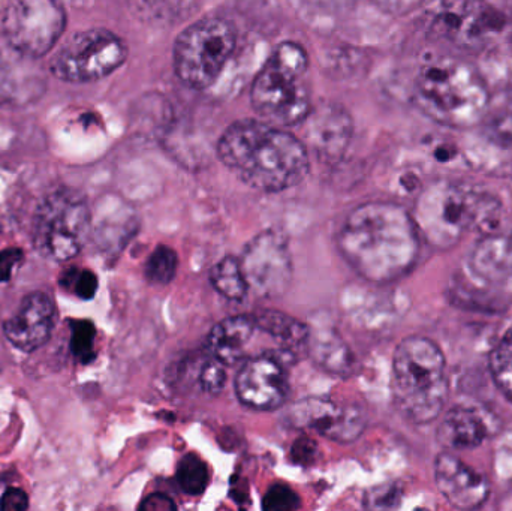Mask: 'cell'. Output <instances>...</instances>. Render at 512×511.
Returning a JSON list of instances; mask_svg holds the SVG:
<instances>
[{
  "label": "cell",
  "instance_id": "cell-19",
  "mask_svg": "<svg viewBox=\"0 0 512 511\" xmlns=\"http://www.w3.org/2000/svg\"><path fill=\"white\" fill-rule=\"evenodd\" d=\"M309 140L325 155H339L346 149L352 134L351 120L339 107H324L310 111Z\"/></svg>",
  "mask_w": 512,
  "mask_h": 511
},
{
  "label": "cell",
  "instance_id": "cell-29",
  "mask_svg": "<svg viewBox=\"0 0 512 511\" xmlns=\"http://www.w3.org/2000/svg\"><path fill=\"white\" fill-rule=\"evenodd\" d=\"M402 492L394 485L379 486L373 489L366 498L369 509H396L399 507Z\"/></svg>",
  "mask_w": 512,
  "mask_h": 511
},
{
  "label": "cell",
  "instance_id": "cell-9",
  "mask_svg": "<svg viewBox=\"0 0 512 511\" xmlns=\"http://www.w3.org/2000/svg\"><path fill=\"white\" fill-rule=\"evenodd\" d=\"M430 26L457 47L483 50L511 32L512 11L492 0H439Z\"/></svg>",
  "mask_w": 512,
  "mask_h": 511
},
{
  "label": "cell",
  "instance_id": "cell-21",
  "mask_svg": "<svg viewBox=\"0 0 512 511\" xmlns=\"http://www.w3.org/2000/svg\"><path fill=\"white\" fill-rule=\"evenodd\" d=\"M210 282L218 293L236 302L245 299L249 291L240 267V260L234 257L224 258L213 267L210 272Z\"/></svg>",
  "mask_w": 512,
  "mask_h": 511
},
{
  "label": "cell",
  "instance_id": "cell-10",
  "mask_svg": "<svg viewBox=\"0 0 512 511\" xmlns=\"http://www.w3.org/2000/svg\"><path fill=\"white\" fill-rule=\"evenodd\" d=\"M128 47L116 33L89 29L63 42L51 59L54 77L68 83H90L113 74L125 63Z\"/></svg>",
  "mask_w": 512,
  "mask_h": 511
},
{
  "label": "cell",
  "instance_id": "cell-26",
  "mask_svg": "<svg viewBox=\"0 0 512 511\" xmlns=\"http://www.w3.org/2000/svg\"><path fill=\"white\" fill-rule=\"evenodd\" d=\"M60 282L63 287H72L74 293L83 300L93 299L98 291V278L90 270H68Z\"/></svg>",
  "mask_w": 512,
  "mask_h": 511
},
{
  "label": "cell",
  "instance_id": "cell-23",
  "mask_svg": "<svg viewBox=\"0 0 512 511\" xmlns=\"http://www.w3.org/2000/svg\"><path fill=\"white\" fill-rule=\"evenodd\" d=\"M179 258L168 246H158L146 263V278L150 284L168 285L176 276Z\"/></svg>",
  "mask_w": 512,
  "mask_h": 511
},
{
  "label": "cell",
  "instance_id": "cell-35",
  "mask_svg": "<svg viewBox=\"0 0 512 511\" xmlns=\"http://www.w3.org/2000/svg\"><path fill=\"white\" fill-rule=\"evenodd\" d=\"M502 341L512 342V324L508 327L507 332H505L504 338Z\"/></svg>",
  "mask_w": 512,
  "mask_h": 511
},
{
  "label": "cell",
  "instance_id": "cell-1",
  "mask_svg": "<svg viewBox=\"0 0 512 511\" xmlns=\"http://www.w3.org/2000/svg\"><path fill=\"white\" fill-rule=\"evenodd\" d=\"M339 251L367 281L387 284L411 272L420 254V231L411 213L384 201L361 204L339 233Z\"/></svg>",
  "mask_w": 512,
  "mask_h": 511
},
{
  "label": "cell",
  "instance_id": "cell-22",
  "mask_svg": "<svg viewBox=\"0 0 512 511\" xmlns=\"http://www.w3.org/2000/svg\"><path fill=\"white\" fill-rule=\"evenodd\" d=\"M177 483L185 494L201 495L209 485V468L194 453H189L177 467Z\"/></svg>",
  "mask_w": 512,
  "mask_h": 511
},
{
  "label": "cell",
  "instance_id": "cell-25",
  "mask_svg": "<svg viewBox=\"0 0 512 511\" xmlns=\"http://www.w3.org/2000/svg\"><path fill=\"white\" fill-rule=\"evenodd\" d=\"M72 338L71 351L83 365L95 359L93 342L96 338V329L93 323L87 320L71 321Z\"/></svg>",
  "mask_w": 512,
  "mask_h": 511
},
{
  "label": "cell",
  "instance_id": "cell-8",
  "mask_svg": "<svg viewBox=\"0 0 512 511\" xmlns=\"http://www.w3.org/2000/svg\"><path fill=\"white\" fill-rule=\"evenodd\" d=\"M90 230L87 201L74 189H57L36 209L33 245L48 260L68 261L80 254Z\"/></svg>",
  "mask_w": 512,
  "mask_h": 511
},
{
  "label": "cell",
  "instance_id": "cell-24",
  "mask_svg": "<svg viewBox=\"0 0 512 511\" xmlns=\"http://www.w3.org/2000/svg\"><path fill=\"white\" fill-rule=\"evenodd\" d=\"M489 366L496 386L512 402V342L501 341L493 348Z\"/></svg>",
  "mask_w": 512,
  "mask_h": 511
},
{
  "label": "cell",
  "instance_id": "cell-20",
  "mask_svg": "<svg viewBox=\"0 0 512 511\" xmlns=\"http://www.w3.org/2000/svg\"><path fill=\"white\" fill-rule=\"evenodd\" d=\"M472 266L478 275L493 281L512 276V233L484 237L472 255Z\"/></svg>",
  "mask_w": 512,
  "mask_h": 511
},
{
  "label": "cell",
  "instance_id": "cell-14",
  "mask_svg": "<svg viewBox=\"0 0 512 511\" xmlns=\"http://www.w3.org/2000/svg\"><path fill=\"white\" fill-rule=\"evenodd\" d=\"M289 425L313 429L334 441H354L366 426V416L355 405L339 404L325 398L298 401L286 414Z\"/></svg>",
  "mask_w": 512,
  "mask_h": 511
},
{
  "label": "cell",
  "instance_id": "cell-27",
  "mask_svg": "<svg viewBox=\"0 0 512 511\" xmlns=\"http://www.w3.org/2000/svg\"><path fill=\"white\" fill-rule=\"evenodd\" d=\"M300 507V498L285 485H276L268 489L262 500V509L267 511H292Z\"/></svg>",
  "mask_w": 512,
  "mask_h": 511
},
{
  "label": "cell",
  "instance_id": "cell-11",
  "mask_svg": "<svg viewBox=\"0 0 512 511\" xmlns=\"http://www.w3.org/2000/svg\"><path fill=\"white\" fill-rule=\"evenodd\" d=\"M65 27L66 14L57 0H9L2 15L6 44L29 59L53 50Z\"/></svg>",
  "mask_w": 512,
  "mask_h": 511
},
{
  "label": "cell",
  "instance_id": "cell-31",
  "mask_svg": "<svg viewBox=\"0 0 512 511\" xmlns=\"http://www.w3.org/2000/svg\"><path fill=\"white\" fill-rule=\"evenodd\" d=\"M23 260V252L20 249L12 248L0 251V282L11 279L12 269Z\"/></svg>",
  "mask_w": 512,
  "mask_h": 511
},
{
  "label": "cell",
  "instance_id": "cell-17",
  "mask_svg": "<svg viewBox=\"0 0 512 511\" xmlns=\"http://www.w3.org/2000/svg\"><path fill=\"white\" fill-rule=\"evenodd\" d=\"M259 336L254 314L236 315L213 327L209 348L213 357L225 366H234L252 357V344Z\"/></svg>",
  "mask_w": 512,
  "mask_h": 511
},
{
  "label": "cell",
  "instance_id": "cell-7",
  "mask_svg": "<svg viewBox=\"0 0 512 511\" xmlns=\"http://www.w3.org/2000/svg\"><path fill=\"white\" fill-rule=\"evenodd\" d=\"M236 45L233 21L222 17L198 20L183 30L174 44L177 77L192 89H207L224 71Z\"/></svg>",
  "mask_w": 512,
  "mask_h": 511
},
{
  "label": "cell",
  "instance_id": "cell-13",
  "mask_svg": "<svg viewBox=\"0 0 512 511\" xmlns=\"http://www.w3.org/2000/svg\"><path fill=\"white\" fill-rule=\"evenodd\" d=\"M288 363L273 353L245 360L236 378L240 402L252 410L273 411L288 398Z\"/></svg>",
  "mask_w": 512,
  "mask_h": 511
},
{
  "label": "cell",
  "instance_id": "cell-33",
  "mask_svg": "<svg viewBox=\"0 0 512 511\" xmlns=\"http://www.w3.org/2000/svg\"><path fill=\"white\" fill-rule=\"evenodd\" d=\"M385 11L394 12V14H405L411 11L420 3V0H375Z\"/></svg>",
  "mask_w": 512,
  "mask_h": 511
},
{
  "label": "cell",
  "instance_id": "cell-6",
  "mask_svg": "<svg viewBox=\"0 0 512 511\" xmlns=\"http://www.w3.org/2000/svg\"><path fill=\"white\" fill-rule=\"evenodd\" d=\"M309 56L297 42L274 48L252 84V107L264 122L286 128L306 122L312 111Z\"/></svg>",
  "mask_w": 512,
  "mask_h": 511
},
{
  "label": "cell",
  "instance_id": "cell-34",
  "mask_svg": "<svg viewBox=\"0 0 512 511\" xmlns=\"http://www.w3.org/2000/svg\"><path fill=\"white\" fill-rule=\"evenodd\" d=\"M304 2L316 6V8L334 11V9L345 8V6L351 5L354 0H304Z\"/></svg>",
  "mask_w": 512,
  "mask_h": 511
},
{
  "label": "cell",
  "instance_id": "cell-3",
  "mask_svg": "<svg viewBox=\"0 0 512 511\" xmlns=\"http://www.w3.org/2000/svg\"><path fill=\"white\" fill-rule=\"evenodd\" d=\"M412 218L430 245L450 249L469 231L493 234L501 224L502 204L490 192L444 180L420 195Z\"/></svg>",
  "mask_w": 512,
  "mask_h": 511
},
{
  "label": "cell",
  "instance_id": "cell-4",
  "mask_svg": "<svg viewBox=\"0 0 512 511\" xmlns=\"http://www.w3.org/2000/svg\"><path fill=\"white\" fill-rule=\"evenodd\" d=\"M414 98L418 107L439 123L469 128L486 116L490 93L474 66L454 57H441L421 66Z\"/></svg>",
  "mask_w": 512,
  "mask_h": 511
},
{
  "label": "cell",
  "instance_id": "cell-18",
  "mask_svg": "<svg viewBox=\"0 0 512 511\" xmlns=\"http://www.w3.org/2000/svg\"><path fill=\"white\" fill-rule=\"evenodd\" d=\"M489 435V425L480 411L466 405L451 408L436 432L439 444L450 452L477 449Z\"/></svg>",
  "mask_w": 512,
  "mask_h": 511
},
{
  "label": "cell",
  "instance_id": "cell-5",
  "mask_svg": "<svg viewBox=\"0 0 512 511\" xmlns=\"http://www.w3.org/2000/svg\"><path fill=\"white\" fill-rule=\"evenodd\" d=\"M391 390L396 407L412 423L438 419L450 395L447 360L439 345L424 336L403 339L394 351Z\"/></svg>",
  "mask_w": 512,
  "mask_h": 511
},
{
  "label": "cell",
  "instance_id": "cell-30",
  "mask_svg": "<svg viewBox=\"0 0 512 511\" xmlns=\"http://www.w3.org/2000/svg\"><path fill=\"white\" fill-rule=\"evenodd\" d=\"M29 509V498L21 489L9 488L0 500L2 511H23Z\"/></svg>",
  "mask_w": 512,
  "mask_h": 511
},
{
  "label": "cell",
  "instance_id": "cell-15",
  "mask_svg": "<svg viewBox=\"0 0 512 511\" xmlns=\"http://www.w3.org/2000/svg\"><path fill=\"white\" fill-rule=\"evenodd\" d=\"M435 482L442 497L459 510H477L490 497L489 480L453 453H441L435 461Z\"/></svg>",
  "mask_w": 512,
  "mask_h": 511
},
{
  "label": "cell",
  "instance_id": "cell-12",
  "mask_svg": "<svg viewBox=\"0 0 512 511\" xmlns=\"http://www.w3.org/2000/svg\"><path fill=\"white\" fill-rule=\"evenodd\" d=\"M240 267L249 291L264 299H279L292 281L288 240L279 231L258 234L246 245Z\"/></svg>",
  "mask_w": 512,
  "mask_h": 511
},
{
  "label": "cell",
  "instance_id": "cell-16",
  "mask_svg": "<svg viewBox=\"0 0 512 511\" xmlns=\"http://www.w3.org/2000/svg\"><path fill=\"white\" fill-rule=\"evenodd\" d=\"M56 323V306L45 293L24 297L14 317L3 326L6 339L18 350L32 353L47 344Z\"/></svg>",
  "mask_w": 512,
  "mask_h": 511
},
{
  "label": "cell",
  "instance_id": "cell-32",
  "mask_svg": "<svg viewBox=\"0 0 512 511\" xmlns=\"http://www.w3.org/2000/svg\"><path fill=\"white\" fill-rule=\"evenodd\" d=\"M140 509L147 511L174 510L176 509V504H174V501L168 498L167 495L153 494L141 503Z\"/></svg>",
  "mask_w": 512,
  "mask_h": 511
},
{
  "label": "cell",
  "instance_id": "cell-28",
  "mask_svg": "<svg viewBox=\"0 0 512 511\" xmlns=\"http://www.w3.org/2000/svg\"><path fill=\"white\" fill-rule=\"evenodd\" d=\"M225 368H227V366L219 362L216 357L204 363L200 372L201 389H203L204 392L213 393V395L222 392L225 383H227V371H225Z\"/></svg>",
  "mask_w": 512,
  "mask_h": 511
},
{
  "label": "cell",
  "instance_id": "cell-2",
  "mask_svg": "<svg viewBox=\"0 0 512 511\" xmlns=\"http://www.w3.org/2000/svg\"><path fill=\"white\" fill-rule=\"evenodd\" d=\"M218 156L243 183L265 192L298 185L310 168L303 141L280 126L258 120L228 126L219 140Z\"/></svg>",
  "mask_w": 512,
  "mask_h": 511
}]
</instances>
